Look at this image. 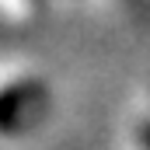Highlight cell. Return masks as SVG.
I'll use <instances>...</instances> for the list:
<instances>
[{
	"label": "cell",
	"instance_id": "1",
	"mask_svg": "<svg viewBox=\"0 0 150 150\" xmlns=\"http://www.w3.org/2000/svg\"><path fill=\"white\" fill-rule=\"evenodd\" d=\"M126 150H150V87L143 94V112H136L126 126Z\"/></svg>",
	"mask_w": 150,
	"mask_h": 150
}]
</instances>
